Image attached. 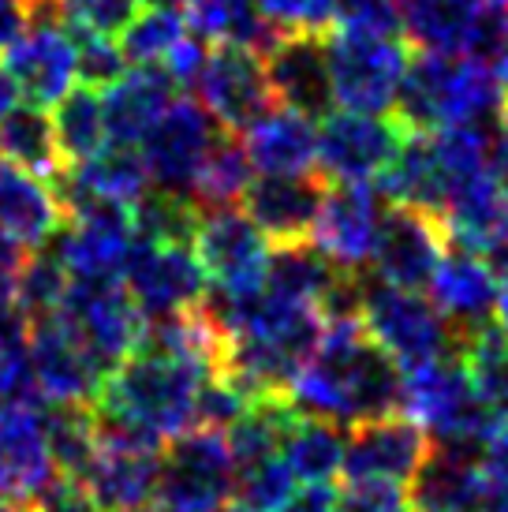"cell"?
I'll return each instance as SVG.
<instances>
[{
    "instance_id": "6da1fadb",
    "label": "cell",
    "mask_w": 508,
    "mask_h": 512,
    "mask_svg": "<svg viewBox=\"0 0 508 512\" xmlns=\"http://www.w3.org/2000/svg\"><path fill=\"white\" fill-rule=\"evenodd\" d=\"M299 415L329 419L337 427H363L400 412V367L378 348L359 318L325 322L322 341L288 385Z\"/></svg>"
},
{
    "instance_id": "7a4b0ae2",
    "label": "cell",
    "mask_w": 508,
    "mask_h": 512,
    "mask_svg": "<svg viewBox=\"0 0 508 512\" xmlns=\"http://www.w3.org/2000/svg\"><path fill=\"white\" fill-rule=\"evenodd\" d=\"M213 370L202 359L139 348L101 382L94 408L157 441H172L198 427V400Z\"/></svg>"
},
{
    "instance_id": "3957f363",
    "label": "cell",
    "mask_w": 508,
    "mask_h": 512,
    "mask_svg": "<svg viewBox=\"0 0 508 512\" xmlns=\"http://www.w3.org/2000/svg\"><path fill=\"white\" fill-rule=\"evenodd\" d=\"M505 109V90L494 64L482 57L419 53L411 57L396 116L411 131L490 128Z\"/></svg>"
},
{
    "instance_id": "277c9868",
    "label": "cell",
    "mask_w": 508,
    "mask_h": 512,
    "mask_svg": "<svg viewBox=\"0 0 508 512\" xmlns=\"http://www.w3.org/2000/svg\"><path fill=\"white\" fill-rule=\"evenodd\" d=\"M400 412L415 419L434 445H456L479 453L501 415L475 393L460 356L430 359L400 370Z\"/></svg>"
},
{
    "instance_id": "5b68a950",
    "label": "cell",
    "mask_w": 508,
    "mask_h": 512,
    "mask_svg": "<svg viewBox=\"0 0 508 512\" xmlns=\"http://www.w3.org/2000/svg\"><path fill=\"white\" fill-rule=\"evenodd\" d=\"M325 60H329L333 101L340 109L396 113L400 86L411 64L404 34L333 27L325 30Z\"/></svg>"
},
{
    "instance_id": "8992f818",
    "label": "cell",
    "mask_w": 508,
    "mask_h": 512,
    "mask_svg": "<svg viewBox=\"0 0 508 512\" xmlns=\"http://www.w3.org/2000/svg\"><path fill=\"white\" fill-rule=\"evenodd\" d=\"M359 322L378 341L381 352L396 359L400 370L430 363V359L460 356V348H464V337L449 326V318L434 307V299L411 292V288L367 281Z\"/></svg>"
},
{
    "instance_id": "52a82bcc",
    "label": "cell",
    "mask_w": 508,
    "mask_h": 512,
    "mask_svg": "<svg viewBox=\"0 0 508 512\" xmlns=\"http://www.w3.org/2000/svg\"><path fill=\"white\" fill-rule=\"evenodd\" d=\"M236 498V460L225 430L195 427L161 449L154 505L165 512H221Z\"/></svg>"
},
{
    "instance_id": "ba28073f",
    "label": "cell",
    "mask_w": 508,
    "mask_h": 512,
    "mask_svg": "<svg viewBox=\"0 0 508 512\" xmlns=\"http://www.w3.org/2000/svg\"><path fill=\"white\" fill-rule=\"evenodd\" d=\"M191 251L206 273V285L213 296L251 299L266 292L273 247L240 206L202 210Z\"/></svg>"
},
{
    "instance_id": "9c48e42d",
    "label": "cell",
    "mask_w": 508,
    "mask_h": 512,
    "mask_svg": "<svg viewBox=\"0 0 508 512\" xmlns=\"http://www.w3.org/2000/svg\"><path fill=\"white\" fill-rule=\"evenodd\" d=\"M400 34L419 53L494 60L508 34V0H400Z\"/></svg>"
},
{
    "instance_id": "30bf717a",
    "label": "cell",
    "mask_w": 508,
    "mask_h": 512,
    "mask_svg": "<svg viewBox=\"0 0 508 512\" xmlns=\"http://www.w3.org/2000/svg\"><path fill=\"white\" fill-rule=\"evenodd\" d=\"M408 135L411 128L396 113H329L318 128V172L329 184H378Z\"/></svg>"
},
{
    "instance_id": "8fae6325",
    "label": "cell",
    "mask_w": 508,
    "mask_h": 512,
    "mask_svg": "<svg viewBox=\"0 0 508 512\" xmlns=\"http://www.w3.org/2000/svg\"><path fill=\"white\" fill-rule=\"evenodd\" d=\"M57 314L105 378L142 348L146 322L120 281H71Z\"/></svg>"
},
{
    "instance_id": "7c38bea8",
    "label": "cell",
    "mask_w": 508,
    "mask_h": 512,
    "mask_svg": "<svg viewBox=\"0 0 508 512\" xmlns=\"http://www.w3.org/2000/svg\"><path fill=\"white\" fill-rule=\"evenodd\" d=\"M198 105L228 135H247L266 113L277 109L266 57L247 45H217L195 79Z\"/></svg>"
},
{
    "instance_id": "4fadbf2b",
    "label": "cell",
    "mask_w": 508,
    "mask_h": 512,
    "mask_svg": "<svg viewBox=\"0 0 508 512\" xmlns=\"http://www.w3.org/2000/svg\"><path fill=\"white\" fill-rule=\"evenodd\" d=\"M120 285L127 288L131 303L139 307L142 322H161V318L195 311L210 288L191 247L142 240H135L131 255H127Z\"/></svg>"
},
{
    "instance_id": "5bb4252c",
    "label": "cell",
    "mask_w": 508,
    "mask_h": 512,
    "mask_svg": "<svg viewBox=\"0 0 508 512\" xmlns=\"http://www.w3.org/2000/svg\"><path fill=\"white\" fill-rule=\"evenodd\" d=\"M217 135H221L217 120L195 98L180 94V98L172 101L169 109L161 113V120L146 131V139L139 143L154 191H169V195L191 199L195 176Z\"/></svg>"
},
{
    "instance_id": "9a60e30c",
    "label": "cell",
    "mask_w": 508,
    "mask_h": 512,
    "mask_svg": "<svg viewBox=\"0 0 508 512\" xmlns=\"http://www.w3.org/2000/svg\"><path fill=\"white\" fill-rule=\"evenodd\" d=\"M4 72L12 75L15 90L27 105L57 109L79 79L71 27L57 15H34L27 30L4 53Z\"/></svg>"
},
{
    "instance_id": "2e32d148",
    "label": "cell",
    "mask_w": 508,
    "mask_h": 512,
    "mask_svg": "<svg viewBox=\"0 0 508 512\" xmlns=\"http://www.w3.org/2000/svg\"><path fill=\"white\" fill-rule=\"evenodd\" d=\"M45 408L0 400V501L23 512H34L45 490L60 479L49 449Z\"/></svg>"
},
{
    "instance_id": "e0dca14e",
    "label": "cell",
    "mask_w": 508,
    "mask_h": 512,
    "mask_svg": "<svg viewBox=\"0 0 508 512\" xmlns=\"http://www.w3.org/2000/svg\"><path fill=\"white\" fill-rule=\"evenodd\" d=\"M381 217H385V195L378 184H329L311 243L333 266L363 273L374 258Z\"/></svg>"
},
{
    "instance_id": "ac0fdd59",
    "label": "cell",
    "mask_w": 508,
    "mask_h": 512,
    "mask_svg": "<svg viewBox=\"0 0 508 512\" xmlns=\"http://www.w3.org/2000/svg\"><path fill=\"white\" fill-rule=\"evenodd\" d=\"M430 453V434L404 412L370 419L352 427L344 445V479L348 483L408 486Z\"/></svg>"
},
{
    "instance_id": "d6986e66",
    "label": "cell",
    "mask_w": 508,
    "mask_h": 512,
    "mask_svg": "<svg viewBox=\"0 0 508 512\" xmlns=\"http://www.w3.org/2000/svg\"><path fill=\"white\" fill-rule=\"evenodd\" d=\"M445 251H449V236H445L438 217L389 202L385 217H381L370 266H374V277L381 285L423 292Z\"/></svg>"
},
{
    "instance_id": "ffe728a7",
    "label": "cell",
    "mask_w": 508,
    "mask_h": 512,
    "mask_svg": "<svg viewBox=\"0 0 508 512\" xmlns=\"http://www.w3.org/2000/svg\"><path fill=\"white\" fill-rule=\"evenodd\" d=\"M30 363L45 404H83L90 408L101 393L105 374L86 356L83 344L71 337L60 314L34 318L30 326Z\"/></svg>"
},
{
    "instance_id": "44dd1931",
    "label": "cell",
    "mask_w": 508,
    "mask_h": 512,
    "mask_svg": "<svg viewBox=\"0 0 508 512\" xmlns=\"http://www.w3.org/2000/svg\"><path fill=\"white\" fill-rule=\"evenodd\" d=\"M430 299L449 326L460 337H471L479 329L497 322V299H501V277L490 270V262L479 251L452 247L438 262V270L430 277Z\"/></svg>"
},
{
    "instance_id": "7402d4cb",
    "label": "cell",
    "mask_w": 508,
    "mask_h": 512,
    "mask_svg": "<svg viewBox=\"0 0 508 512\" xmlns=\"http://www.w3.org/2000/svg\"><path fill=\"white\" fill-rule=\"evenodd\" d=\"M262 57H266L273 98L281 109L303 113L311 120L329 116L337 101H333V83H329L325 34H277V42Z\"/></svg>"
},
{
    "instance_id": "603a6c76",
    "label": "cell",
    "mask_w": 508,
    "mask_h": 512,
    "mask_svg": "<svg viewBox=\"0 0 508 512\" xmlns=\"http://www.w3.org/2000/svg\"><path fill=\"white\" fill-rule=\"evenodd\" d=\"M325 199V184L318 176H258L243 195L240 210L251 217L258 232L273 247L307 243Z\"/></svg>"
},
{
    "instance_id": "cb8c5ba5",
    "label": "cell",
    "mask_w": 508,
    "mask_h": 512,
    "mask_svg": "<svg viewBox=\"0 0 508 512\" xmlns=\"http://www.w3.org/2000/svg\"><path fill=\"white\" fill-rule=\"evenodd\" d=\"M64 199L53 180L0 165V232L23 251H45L64 228Z\"/></svg>"
},
{
    "instance_id": "d4e9b609",
    "label": "cell",
    "mask_w": 508,
    "mask_h": 512,
    "mask_svg": "<svg viewBox=\"0 0 508 512\" xmlns=\"http://www.w3.org/2000/svg\"><path fill=\"white\" fill-rule=\"evenodd\" d=\"M180 98V86L165 68H131L116 79L113 86L101 90V105H105V128H109V143L139 146L146 131L154 128L161 113L172 101Z\"/></svg>"
},
{
    "instance_id": "484cf974",
    "label": "cell",
    "mask_w": 508,
    "mask_h": 512,
    "mask_svg": "<svg viewBox=\"0 0 508 512\" xmlns=\"http://www.w3.org/2000/svg\"><path fill=\"white\" fill-rule=\"evenodd\" d=\"M157 468H161V449L98 445V456L79 479V486L98 501L101 512H135L154 505Z\"/></svg>"
},
{
    "instance_id": "4316f807",
    "label": "cell",
    "mask_w": 508,
    "mask_h": 512,
    "mask_svg": "<svg viewBox=\"0 0 508 512\" xmlns=\"http://www.w3.org/2000/svg\"><path fill=\"white\" fill-rule=\"evenodd\" d=\"M482 494L479 453L456 449V445H434L426 453L423 468L408 483L411 512H475Z\"/></svg>"
},
{
    "instance_id": "83f0119b",
    "label": "cell",
    "mask_w": 508,
    "mask_h": 512,
    "mask_svg": "<svg viewBox=\"0 0 508 512\" xmlns=\"http://www.w3.org/2000/svg\"><path fill=\"white\" fill-rule=\"evenodd\" d=\"M258 176H307L318 169V128L292 109L266 113L243 139Z\"/></svg>"
},
{
    "instance_id": "f1b7e54d",
    "label": "cell",
    "mask_w": 508,
    "mask_h": 512,
    "mask_svg": "<svg viewBox=\"0 0 508 512\" xmlns=\"http://www.w3.org/2000/svg\"><path fill=\"white\" fill-rule=\"evenodd\" d=\"M53 184H57V191L94 195V199L120 202V206H135L154 191L142 150L124 143H109L98 157H90L83 165H68Z\"/></svg>"
},
{
    "instance_id": "f546056e",
    "label": "cell",
    "mask_w": 508,
    "mask_h": 512,
    "mask_svg": "<svg viewBox=\"0 0 508 512\" xmlns=\"http://www.w3.org/2000/svg\"><path fill=\"white\" fill-rule=\"evenodd\" d=\"M344 445H348L344 427L296 412V419L284 430L281 456L296 475V483L329 486L344 471Z\"/></svg>"
},
{
    "instance_id": "4dcf8cb0",
    "label": "cell",
    "mask_w": 508,
    "mask_h": 512,
    "mask_svg": "<svg viewBox=\"0 0 508 512\" xmlns=\"http://www.w3.org/2000/svg\"><path fill=\"white\" fill-rule=\"evenodd\" d=\"M191 34L217 45H247L266 53L277 42V27L269 23L258 0H184Z\"/></svg>"
},
{
    "instance_id": "1f68e13d",
    "label": "cell",
    "mask_w": 508,
    "mask_h": 512,
    "mask_svg": "<svg viewBox=\"0 0 508 512\" xmlns=\"http://www.w3.org/2000/svg\"><path fill=\"white\" fill-rule=\"evenodd\" d=\"M0 157L15 169H27L45 180H57L60 172L68 169L64 154H60L53 116L27 101L15 105L12 113L0 120Z\"/></svg>"
},
{
    "instance_id": "d6a6232c",
    "label": "cell",
    "mask_w": 508,
    "mask_h": 512,
    "mask_svg": "<svg viewBox=\"0 0 508 512\" xmlns=\"http://www.w3.org/2000/svg\"><path fill=\"white\" fill-rule=\"evenodd\" d=\"M251 180H254V165H251V157H247V150H243V139L221 131V135L213 139L210 154L202 161V169H198L191 199L198 202V210L240 206Z\"/></svg>"
},
{
    "instance_id": "836d02e7",
    "label": "cell",
    "mask_w": 508,
    "mask_h": 512,
    "mask_svg": "<svg viewBox=\"0 0 508 512\" xmlns=\"http://www.w3.org/2000/svg\"><path fill=\"white\" fill-rule=\"evenodd\" d=\"M53 128L64 154V165H83L90 157H98L109 146V128H105V105L101 90L75 86L68 98L53 109Z\"/></svg>"
},
{
    "instance_id": "e575fe53",
    "label": "cell",
    "mask_w": 508,
    "mask_h": 512,
    "mask_svg": "<svg viewBox=\"0 0 508 512\" xmlns=\"http://www.w3.org/2000/svg\"><path fill=\"white\" fill-rule=\"evenodd\" d=\"M460 363H464L467 378L475 385L490 408H494L501 419H508V329L494 326L479 329L464 337V348H460Z\"/></svg>"
},
{
    "instance_id": "d590c367",
    "label": "cell",
    "mask_w": 508,
    "mask_h": 512,
    "mask_svg": "<svg viewBox=\"0 0 508 512\" xmlns=\"http://www.w3.org/2000/svg\"><path fill=\"white\" fill-rule=\"evenodd\" d=\"M187 15L180 8H165V4H150L146 12H135L120 30V49H124L127 64L135 68H150L169 57V49L187 34Z\"/></svg>"
},
{
    "instance_id": "8d00e7d4",
    "label": "cell",
    "mask_w": 508,
    "mask_h": 512,
    "mask_svg": "<svg viewBox=\"0 0 508 512\" xmlns=\"http://www.w3.org/2000/svg\"><path fill=\"white\" fill-rule=\"evenodd\" d=\"M198 217H202V210H198L195 199L169 195V191H150L146 199L131 206L135 240L142 243H180V247H191Z\"/></svg>"
},
{
    "instance_id": "74e56055",
    "label": "cell",
    "mask_w": 508,
    "mask_h": 512,
    "mask_svg": "<svg viewBox=\"0 0 508 512\" xmlns=\"http://www.w3.org/2000/svg\"><path fill=\"white\" fill-rule=\"evenodd\" d=\"M71 288V273L64 270V262L57 258V251H34L23 266L19 288H15V303L30 314V318H45V314H57L64 296Z\"/></svg>"
},
{
    "instance_id": "f35d334b",
    "label": "cell",
    "mask_w": 508,
    "mask_h": 512,
    "mask_svg": "<svg viewBox=\"0 0 508 512\" xmlns=\"http://www.w3.org/2000/svg\"><path fill=\"white\" fill-rule=\"evenodd\" d=\"M296 494V475L284 464V456H269L262 464L236 471V501L251 512H277Z\"/></svg>"
},
{
    "instance_id": "ab89813d",
    "label": "cell",
    "mask_w": 508,
    "mask_h": 512,
    "mask_svg": "<svg viewBox=\"0 0 508 512\" xmlns=\"http://www.w3.org/2000/svg\"><path fill=\"white\" fill-rule=\"evenodd\" d=\"M75 34V60H79V83L90 90H105L127 72V57L116 34H98V30H79Z\"/></svg>"
},
{
    "instance_id": "60d3db41",
    "label": "cell",
    "mask_w": 508,
    "mask_h": 512,
    "mask_svg": "<svg viewBox=\"0 0 508 512\" xmlns=\"http://www.w3.org/2000/svg\"><path fill=\"white\" fill-rule=\"evenodd\" d=\"M277 34H325L337 23V0H258Z\"/></svg>"
},
{
    "instance_id": "b9f144b4",
    "label": "cell",
    "mask_w": 508,
    "mask_h": 512,
    "mask_svg": "<svg viewBox=\"0 0 508 512\" xmlns=\"http://www.w3.org/2000/svg\"><path fill=\"white\" fill-rule=\"evenodd\" d=\"M333 27L400 34V0H337V23Z\"/></svg>"
},
{
    "instance_id": "7bdbcfd3",
    "label": "cell",
    "mask_w": 508,
    "mask_h": 512,
    "mask_svg": "<svg viewBox=\"0 0 508 512\" xmlns=\"http://www.w3.org/2000/svg\"><path fill=\"white\" fill-rule=\"evenodd\" d=\"M340 512H411L408 490L385 483H348L340 494Z\"/></svg>"
},
{
    "instance_id": "ee69618b",
    "label": "cell",
    "mask_w": 508,
    "mask_h": 512,
    "mask_svg": "<svg viewBox=\"0 0 508 512\" xmlns=\"http://www.w3.org/2000/svg\"><path fill=\"white\" fill-rule=\"evenodd\" d=\"M206 57H210V49H206V42L198 38V34H191L187 30L180 42L169 49V57L161 60L157 68H165V72L176 79V86L184 90V86H195L198 72H202V64H206Z\"/></svg>"
},
{
    "instance_id": "f6af8a7d",
    "label": "cell",
    "mask_w": 508,
    "mask_h": 512,
    "mask_svg": "<svg viewBox=\"0 0 508 512\" xmlns=\"http://www.w3.org/2000/svg\"><path fill=\"white\" fill-rule=\"evenodd\" d=\"M34 512H101V509H98V501L90 498L83 486L60 475L57 483L42 494V501L34 505Z\"/></svg>"
},
{
    "instance_id": "bcb514c9",
    "label": "cell",
    "mask_w": 508,
    "mask_h": 512,
    "mask_svg": "<svg viewBox=\"0 0 508 512\" xmlns=\"http://www.w3.org/2000/svg\"><path fill=\"white\" fill-rule=\"evenodd\" d=\"M479 468L490 483H508V419H501L479 445Z\"/></svg>"
},
{
    "instance_id": "7dc6e473",
    "label": "cell",
    "mask_w": 508,
    "mask_h": 512,
    "mask_svg": "<svg viewBox=\"0 0 508 512\" xmlns=\"http://www.w3.org/2000/svg\"><path fill=\"white\" fill-rule=\"evenodd\" d=\"M30 251H23L15 240H8L0 232V303H12L15 288H19V277H23V266H27Z\"/></svg>"
},
{
    "instance_id": "c3c4849f",
    "label": "cell",
    "mask_w": 508,
    "mask_h": 512,
    "mask_svg": "<svg viewBox=\"0 0 508 512\" xmlns=\"http://www.w3.org/2000/svg\"><path fill=\"white\" fill-rule=\"evenodd\" d=\"M277 512H340V494L329 486H299Z\"/></svg>"
},
{
    "instance_id": "681fc988",
    "label": "cell",
    "mask_w": 508,
    "mask_h": 512,
    "mask_svg": "<svg viewBox=\"0 0 508 512\" xmlns=\"http://www.w3.org/2000/svg\"><path fill=\"white\" fill-rule=\"evenodd\" d=\"M30 8L27 0H0V53H8L15 45V38L27 30Z\"/></svg>"
},
{
    "instance_id": "f907efd6",
    "label": "cell",
    "mask_w": 508,
    "mask_h": 512,
    "mask_svg": "<svg viewBox=\"0 0 508 512\" xmlns=\"http://www.w3.org/2000/svg\"><path fill=\"white\" fill-rule=\"evenodd\" d=\"M479 255L490 262V270H494L501 281H508V206H505V214H501V221L494 225V232L486 236Z\"/></svg>"
},
{
    "instance_id": "816d5d0a",
    "label": "cell",
    "mask_w": 508,
    "mask_h": 512,
    "mask_svg": "<svg viewBox=\"0 0 508 512\" xmlns=\"http://www.w3.org/2000/svg\"><path fill=\"white\" fill-rule=\"evenodd\" d=\"M475 512H508V483H490L482 475V494Z\"/></svg>"
},
{
    "instance_id": "f5cc1de1",
    "label": "cell",
    "mask_w": 508,
    "mask_h": 512,
    "mask_svg": "<svg viewBox=\"0 0 508 512\" xmlns=\"http://www.w3.org/2000/svg\"><path fill=\"white\" fill-rule=\"evenodd\" d=\"M15 105H19V90H15V83H12V75L0 68V120L12 113Z\"/></svg>"
},
{
    "instance_id": "db71d44e",
    "label": "cell",
    "mask_w": 508,
    "mask_h": 512,
    "mask_svg": "<svg viewBox=\"0 0 508 512\" xmlns=\"http://www.w3.org/2000/svg\"><path fill=\"white\" fill-rule=\"evenodd\" d=\"M494 75H497V83H501V90L508 94V34L501 38V45H497V53H494Z\"/></svg>"
},
{
    "instance_id": "11a10c76",
    "label": "cell",
    "mask_w": 508,
    "mask_h": 512,
    "mask_svg": "<svg viewBox=\"0 0 508 512\" xmlns=\"http://www.w3.org/2000/svg\"><path fill=\"white\" fill-rule=\"evenodd\" d=\"M494 139H497V157H501V165H505V172H508V105L501 109V116H497Z\"/></svg>"
},
{
    "instance_id": "9f6ffc18",
    "label": "cell",
    "mask_w": 508,
    "mask_h": 512,
    "mask_svg": "<svg viewBox=\"0 0 508 512\" xmlns=\"http://www.w3.org/2000/svg\"><path fill=\"white\" fill-rule=\"evenodd\" d=\"M497 326L508 329V281L501 288V299H497Z\"/></svg>"
},
{
    "instance_id": "6f0895ef",
    "label": "cell",
    "mask_w": 508,
    "mask_h": 512,
    "mask_svg": "<svg viewBox=\"0 0 508 512\" xmlns=\"http://www.w3.org/2000/svg\"><path fill=\"white\" fill-rule=\"evenodd\" d=\"M221 512H251V509H247V505H240V501H228V505Z\"/></svg>"
},
{
    "instance_id": "680465c9",
    "label": "cell",
    "mask_w": 508,
    "mask_h": 512,
    "mask_svg": "<svg viewBox=\"0 0 508 512\" xmlns=\"http://www.w3.org/2000/svg\"><path fill=\"white\" fill-rule=\"evenodd\" d=\"M150 4H165V8H180L184 0H150Z\"/></svg>"
},
{
    "instance_id": "91938a15",
    "label": "cell",
    "mask_w": 508,
    "mask_h": 512,
    "mask_svg": "<svg viewBox=\"0 0 508 512\" xmlns=\"http://www.w3.org/2000/svg\"><path fill=\"white\" fill-rule=\"evenodd\" d=\"M0 512H23V509H15V505H8V501H0Z\"/></svg>"
},
{
    "instance_id": "94428289",
    "label": "cell",
    "mask_w": 508,
    "mask_h": 512,
    "mask_svg": "<svg viewBox=\"0 0 508 512\" xmlns=\"http://www.w3.org/2000/svg\"><path fill=\"white\" fill-rule=\"evenodd\" d=\"M135 512H165V509H157V505H146V509H135Z\"/></svg>"
}]
</instances>
